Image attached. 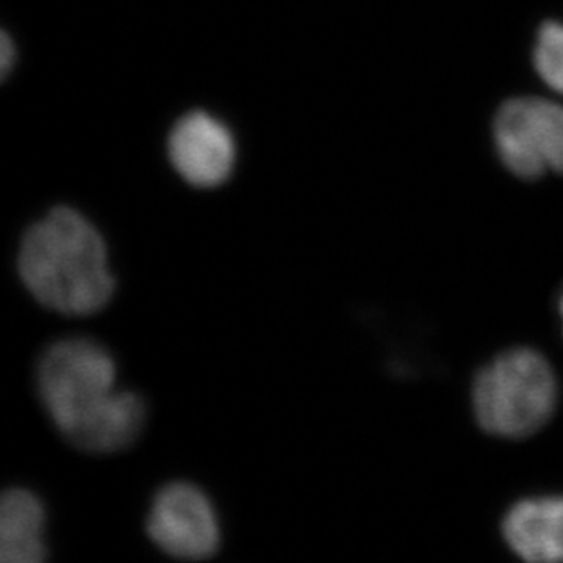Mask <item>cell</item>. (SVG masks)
Returning <instances> with one entry per match:
<instances>
[{
	"mask_svg": "<svg viewBox=\"0 0 563 563\" xmlns=\"http://www.w3.org/2000/svg\"><path fill=\"white\" fill-rule=\"evenodd\" d=\"M496 148L504 165L523 179L563 172V107L538 97L505 102L496 115Z\"/></svg>",
	"mask_w": 563,
	"mask_h": 563,
	"instance_id": "obj_4",
	"label": "cell"
},
{
	"mask_svg": "<svg viewBox=\"0 0 563 563\" xmlns=\"http://www.w3.org/2000/svg\"><path fill=\"white\" fill-rule=\"evenodd\" d=\"M534 68L551 90L563 96V24L548 22L538 33Z\"/></svg>",
	"mask_w": 563,
	"mask_h": 563,
	"instance_id": "obj_9",
	"label": "cell"
},
{
	"mask_svg": "<svg viewBox=\"0 0 563 563\" xmlns=\"http://www.w3.org/2000/svg\"><path fill=\"white\" fill-rule=\"evenodd\" d=\"M35 383L49 420L80 451L112 454L143 434L146 404L137 393L115 387V360L97 341L69 338L49 345Z\"/></svg>",
	"mask_w": 563,
	"mask_h": 563,
	"instance_id": "obj_1",
	"label": "cell"
},
{
	"mask_svg": "<svg viewBox=\"0 0 563 563\" xmlns=\"http://www.w3.org/2000/svg\"><path fill=\"white\" fill-rule=\"evenodd\" d=\"M146 532L172 559H212L221 545V527L212 501L196 485L174 482L155 495Z\"/></svg>",
	"mask_w": 563,
	"mask_h": 563,
	"instance_id": "obj_5",
	"label": "cell"
},
{
	"mask_svg": "<svg viewBox=\"0 0 563 563\" xmlns=\"http://www.w3.org/2000/svg\"><path fill=\"white\" fill-rule=\"evenodd\" d=\"M46 507L33 490L13 487L0 500V560L41 563L48 556Z\"/></svg>",
	"mask_w": 563,
	"mask_h": 563,
	"instance_id": "obj_8",
	"label": "cell"
},
{
	"mask_svg": "<svg viewBox=\"0 0 563 563\" xmlns=\"http://www.w3.org/2000/svg\"><path fill=\"white\" fill-rule=\"evenodd\" d=\"M168 157L177 174L191 187H221L234 170V135L223 121L210 113H187L168 137Z\"/></svg>",
	"mask_w": 563,
	"mask_h": 563,
	"instance_id": "obj_6",
	"label": "cell"
},
{
	"mask_svg": "<svg viewBox=\"0 0 563 563\" xmlns=\"http://www.w3.org/2000/svg\"><path fill=\"white\" fill-rule=\"evenodd\" d=\"M560 316H562V321H563V294H562V298H560Z\"/></svg>",
	"mask_w": 563,
	"mask_h": 563,
	"instance_id": "obj_11",
	"label": "cell"
},
{
	"mask_svg": "<svg viewBox=\"0 0 563 563\" xmlns=\"http://www.w3.org/2000/svg\"><path fill=\"white\" fill-rule=\"evenodd\" d=\"M473 404L479 426L490 434L529 437L553 416V368L532 349L504 352L476 377Z\"/></svg>",
	"mask_w": 563,
	"mask_h": 563,
	"instance_id": "obj_3",
	"label": "cell"
},
{
	"mask_svg": "<svg viewBox=\"0 0 563 563\" xmlns=\"http://www.w3.org/2000/svg\"><path fill=\"white\" fill-rule=\"evenodd\" d=\"M15 64V44L11 43L10 35L4 33L2 35V46H0V66H2V74L8 75Z\"/></svg>",
	"mask_w": 563,
	"mask_h": 563,
	"instance_id": "obj_10",
	"label": "cell"
},
{
	"mask_svg": "<svg viewBox=\"0 0 563 563\" xmlns=\"http://www.w3.org/2000/svg\"><path fill=\"white\" fill-rule=\"evenodd\" d=\"M504 537L529 562H563V496L516 504L504 520Z\"/></svg>",
	"mask_w": 563,
	"mask_h": 563,
	"instance_id": "obj_7",
	"label": "cell"
},
{
	"mask_svg": "<svg viewBox=\"0 0 563 563\" xmlns=\"http://www.w3.org/2000/svg\"><path fill=\"white\" fill-rule=\"evenodd\" d=\"M22 285L37 303L63 316H91L115 294L107 241L90 219L57 207L22 235L16 252Z\"/></svg>",
	"mask_w": 563,
	"mask_h": 563,
	"instance_id": "obj_2",
	"label": "cell"
}]
</instances>
